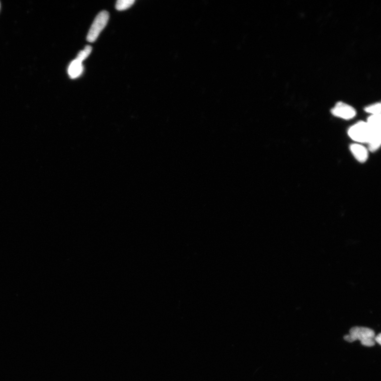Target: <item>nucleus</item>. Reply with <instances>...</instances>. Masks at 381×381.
<instances>
[{
	"mask_svg": "<svg viewBox=\"0 0 381 381\" xmlns=\"http://www.w3.org/2000/svg\"><path fill=\"white\" fill-rule=\"evenodd\" d=\"M367 123L369 128V139L368 142L369 150L375 152L381 144V115H371Z\"/></svg>",
	"mask_w": 381,
	"mask_h": 381,
	"instance_id": "nucleus-2",
	"label": "nucleus"
},
{
	"mask_svg": "<svg viewBox=\"0 0 381 381\" xmlns=\"http://www.w3.org/2000/svg\"><path fill=\"white\" fill-rule=\"evenodd\" d=\"M135 2V0H119L116 3V8L119 11L128 9Z\"/></svg>",
	"mask_w": 381,
	"mask_h": 381,
	"instance_id": "nucleus-8",
	"label": "nucleus"
},
{
	"mask_svg": "<svg viewBox=\"0 0 381 381\" xmlns=\"http://www.w3.org/2000/svg\"><path fill=\"white\" fill-rule=\"evenodd\" d=\"M381 334H379L377 336L375 337V339L376 341L379 345H381Z\"/></svg>",
	"mask_w": 381,
	"mask_h": 381,
	"instance_id": "nucleus-11",
	"label": "nucleus"
},
{
	"mask_svg": "<svg viewBox=\"0 0 381 381\" xmlns=\"http://www.w3.org/2000/svg\"><path fill=\"white\" fill-rule=\"evenodd\" d=\"M350 150L357 160L364 163L369 157V152L366 148L359 144H354L350 146Z\"/></svg>",
	"mask_w": 381,
	"mask_h": 381,
	"instance_id": "nucleus-6",
	"label": "nucleus"
},
{
	"mask_svg": "<svg viewBox=\"0 0 381 381\" xmlns=\"http://www.w3.org/2000/svg\"><path fill=\"white\" fill-rule=\"evenodd\" d=\"M375 332L372 329L363 327H354L350 331V334L344 338L347 342L352 343L355 340H360L361 344L366 346L372 347L375 345Z\"/></svg>",
	"mask_w": 381,
	"mask_h": 381,
	"instance_id": "nucleus-1",
	"label": "nucleus"
},
{
	"mask_svg": "<svg viewBox=\"0 0 381 381\" xmlns=\"http://www.w3.org/2000/svg\"><path fill=\"white\" fill-rule=\"evenodd\" d=\"M83 62L76 59L73 61L68 68V74L72 79H75L80 76L84 71Z\"/></svg>",
	"mask_w": 381,
	"mask_h": 381,
	"instance_id": "nucleus-7",
	"label": "nucleus"
},
{
	"mask_svg": "<svg viewBox=\"0 0 381 381\" xmlns=\"http://www.w3.org/2000/svg\"><path fill=\"white\" fill-rule=\"evenodd\" d=\"M109 19V14L106 11H102L96 16L87 36L86 39L88 42L93 43L95 41L101 32L106 26Z\"/></svg>",
	"mask_w": 381,
	"mask_h": 381,
	"instance_id": "nucleus-3",
	"label": "nucleus"
},
{
	"mask_svg": "<svg viewBox=\"0 0 381 381\" xmlns=\"http://www.w3.org/2000/svg\"><path fill=\"white\" fill-rule=\"evenodd\" d=\"M365 111L370 113L371 115H381V105L380 103H377L369 105L365 108Z\"/></svg>",
	"mask_w": 381,
	"mask_h": 381,
	"instance_id": "nucleus-9",
	"label": "nucleus"
},
{
	"mask_svg": "<svg viewBox=\"0 0 381 381\" xmlns=\"http://www.w3.org/2000/svg\"><path fill=\"white\" fill-rule=\"evenodd\" d=\"M331 112L332 115L345 120L352 119L356 115V110L351 105L343 102H337L331 109Z\"/></svg>",
	"mask_w": 381,
	"mask_h": 381,
	"instance_id": "nucleus-5",
	"label": "nucleus"
},
{
	"mask_svg": "<svg viewBox=\"0 0 381 381\" xmlns=\"http://www.w3.org/2000/svg\"><path fill=\"white\" fill-rule=\"evenodd\" d=\"M348 134L351 139L356 142L368 143L370 131L367 123L359 121L348 129Z\"/></svg>",
	"mask_w": 381,
	"mask_h": 381,
	"instance_id": "nucleus-4",
	"label": "nucleus"
},
{
	"mask_svg": "<svg viewBox=\"0 0 381 381\" xmlns=\"http://www.w3.org/2000/svg\"><path fill=\"white\" fill-rule=\"evenodd\" d=\"M92 50V48L91 46L89 45L86 46L83 51H81L78 53L76 59L83 62L90 55Z\"/></svg>",
	"mask_w": 381,
	"mask_h": 381,
	"instance_id": "nucleus-10",
	"label": "nucleus"
}]
</instances>
